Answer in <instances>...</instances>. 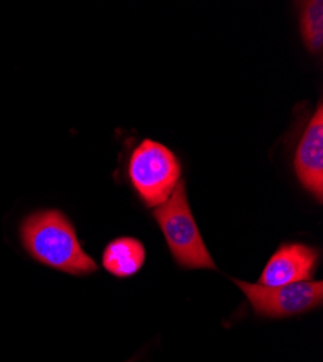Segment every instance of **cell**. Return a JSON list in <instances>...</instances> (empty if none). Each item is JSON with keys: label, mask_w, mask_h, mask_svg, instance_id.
Returning <instances> with one entry per match:
<instances>
[{"label": "cell", "mask_w": 323, "mask_h": 362, "mask_svg": "<svg viewBox=\"0 0 323 362\" xmlns=\"http://www.w3.org/2000/svg\"><path fill=\"white\" fill-rule=\"evenodd\" d=\"M23 248L38 262L71 276L96 273L98 265L81 248L76 229L60 210H40L20 225Z\"/></svg>", "instance_id": "1"}, {"label": "cell", "mask_w": 323, "mask_h": 362, "mask_svg": "<svg viewBox=\"0 0 323 362\" xmlns=\"http://www.w3.org/2000/svg\"><path fill=\"white\" fill-rule=\"evenodd\" d=\"M154 218L165 236L174 259L182 267L216 269L193 218L183 180L175 186L170 199L154 210Z\"/></svg>", "instance_id": "2"}, {"label": "cell", "mask_w": 323, "mask_h": 362, "mask_svg": "<svg viewBox=\"0 0 323 362\" xmlns=\"http://www.w3.org/2000/svg\"><path fill=\"white\" fill-rule=\"evenodd\" d=\"M129 180L148 207L164 204L180 181V163L171 151L153 139L142 141L131 154Z\"/></svg>", "instance_id": "3"}, {"label": "cell", "mask_w": 323, "mask_h": 362, "mask_svg": "<svg viewBox=\"0 0 323 362\" xmlns=\"http://www.w3.org/2000/svg\"><path fill=\"white\" fill-rule=\"evenodd\" d=\"M244 291L254 312L267 317H287L309 312L322 305L323 283L302 281L287 286L269 287L233 280Z\"/></svg>", "instance_id": "4"}, {"label": "cell", "mask_w": 323, "mask_h": 362, "mask_svg": "<svg viewBox=\"0 0 323 362\" xmlns=\"http://www.w3.org/2000/svg\"><path fill=\"white\" fill-rule=\"evenodd\" d=\"M295 171L300 185L319 202L323 197V106L317 105L315 115L303 132L295 156Z\"/></svg>", "instance_id": "5"}, {"label": "cell", "mask_w": 323, "mask_h": 362, "mask_svg": "<svg viewBox=\"0 0 323 362\" xmlns=\"http://www.w3.org/2000/svg\"><path fill=\"white\" fill-rule=\"evenodd\" d=\"M317 252L303 244H286L269 259L258 284L278 287L309 281L316 269Z\"/></svg>", "instance_id": "6"}, {"label": "cell", "mask_w": 323, "mask_h": 362, "mask_svg": "<svg viewBox=\"0 0 323 362\" xmlns=\"http://www.w3.org/2000/svg\"><path fill=\"white\" fill-rule=\"evenodd\" d=\"M102 262L112 276L127 279L136 274L142 268L145 262V248L135 238H117L105 248Z\"/></svg>", "instance_id": "7"}, {"label": "cell", "mask_w": 323, "mask_h": 362, "mask_svg": "<svg viewBox=\"0 0 323 362\" xmlns=\"http://www.w3.org/2000/svg\"><path fill=\"white\" fill-rule=\"evenodd\" d=\"M299 8L303 42L312 54H319L323 47V2L310 0L299 4Z\"/></svg>", "instance_id": "8"}]
</instances>
